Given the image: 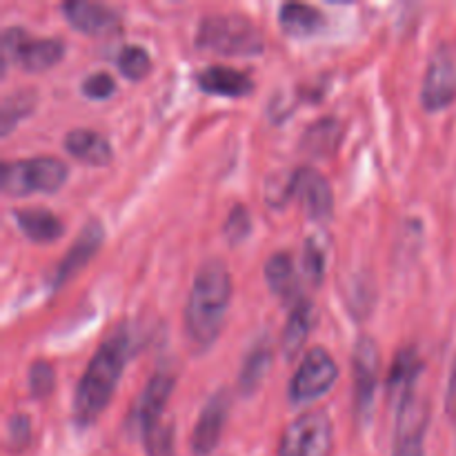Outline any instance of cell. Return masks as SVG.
Here are the masks:
<instances>
[{"label": "cell", "instance_id": "1", "mask_svg": "<svg viewBox=\"0 0 456 456\" xmlns=\"http://www.w3.org/2000/svg\"><path fill=\"white\" fill-rule=\"evenodd\" d=\"M132 334L120 323L94 352L92 361L85 368L74 395V423L87 428L102 414L114 396L129 354H132Z\"/></svg>", "mask_w": 456, "mask_h": 456}, {"label": "cell", "instance_id": "2", "mask_svg": "<svg viewBox=\"0 0 456 456\" xmlns=\"http://www.w3.org/2000/svg\"><path fill=\"white\" fill-rule=\"evenodd\" d=\"M232 301V276L221 258L199 267L185 305V334L196 350H208L221 334Z\"/></svg>", "mask_w": 456, "mask_h": 456}, {"label": "cell", "instance_id": "3", "mask_svg": "<svg viewBox=\"0 0 456 456\" xmlns=\"http://www.w3.org/2000/svg\"><path fill=\"white\" fill-rule=\"evenodd\" d=\"M196 45L221 56H258L265 49L261 29L240 13H209L199 22Z\"/></svg>", "mask_w": 456, "mask_h": 456}, {"label": "cell", "instance_id": "4", "mask_svg": "<svg viewBox=\"0 0 456 456\" xmlns=\"http://www.w3.org/2000/svg\"><path fill=\"white\" fill-rule=\"evenodd\" d=\"M67 165L53 156H36L25 160H4L0 169V187L7 196H27L34 191L53 194L67 181Z\"/></svg>", "mask_w": 456, "mask_h": 456}, {"label": "cell", "instance_id": "5", "mask_svg": "<svg viewBox=\"0 0 456 456\" xmlns=\"http://www.w3.org/2000/svg\"><path fill=\"white\" fill-rule=\"evenodd\" d=\"M0 49H3V69L13 62L27 74H40L61 62L65 43L61 38H31L20 27H7L0 34Z\"/></svg>", "mask_w": 456, "mask_h": 456}, {"label": "cell", "instance_id": "6", "mask_svg": "<svg viewBox=\"0 0 456 456\" xmlns=\"http://www.w3.org/2000/svg\"><path fill=\"white\" fill-rule=\"evenodd\" d=\"M330 450L332 421L323 410H310L285 428L279 456H330Z\"/></svg>", "mask_w": 456, "mask_h": 456}, {"label": "cell", "instance_id": "7", "mask_svg": "<svg viewBox=\"0 0 456 456\" xmlns=\"http://www.w3.org/2000/svg\"><path fill=\"white\" fill-rule=\"evenodd\" d=\"M338 368L325 347H312L305 352L297 374L289 381V401L294 405H307L321 399L337 383Z\"/></svg>", "mask_w": 456, "mask_h": 456}, {"label": "cell", "instance_id": "8", "mask_svg": "<svg viewBox=\"0 0 456 456\" xmlns=\"http://www.w3.org/2000/svg\"><path fill=\"white\" fill-rule=\"evenodd\" d=\"M174 386H176V377L172 372L156 370L150 377V381L145 383V387L141 390V395H138L136 403H134L132 414L127 419L129 430L138 432L142 439L147 432L160 426L163 423V412L167 408V401L174 392Z\"/></svg>", "mask_w": 456, "mask_h": 456}, {"label": "cell", "instance_id": "9", "mask_svg": "<svg viewBox=\"0 0 456 456\" xmlns=\"http://www.w3.org/2000/svg\"><path fill=\"white\" fill-rule=\"evenodd\" d=\"M456 98V61L448 47H439L428 62L421 102L428 111L448 107Z\"/></svg>", "mask_w": 456, "mask_h": 456}, {"label": "cell", "instance_id": "10", "mask_svg": "<svg viewBox=\"0 0 456 456\" xmlns=\"http://www.w3.org/2000/svg\"><path fill=\"white\" fill-rule=\"evenodd\" d=\"M292 191L294 199L301 203L303 214L310 221L325 223L332 218L334 196L328 178L314 167H298L292 172Z\"/></svg>", "mask_w": 456, "mask_h": 456}, {"label": "cell", "instance_id": "11", "mask_svg": "<svg viewBox=\"0 0 456 456\" xmlns=\"http://www.w3.org/2000/svg\"><path fill=\"white\" fill-rule=\"evenodd\" d=\"M352 370H354V410L361 419H368L379 383V347L370 337H361L356 341L352 352Z\"/></svg>", "mask_w": 456, "mask_h": 456}, {"label": "cell", "instance_id": "12", "mask_svg": "<svg viewBox=\"0 0 456 456\" xmlns=\"http://www.w3.org/2000/svg\"><path fill=\"white\" fill-rule=\"evenodd\" d=\"M230 390H218L216 395L209 396L205 408L200 410V417L194 426V435H191V452L196 456H209L216 450L223 430H225L227 417H230Z\"/></svg>", "mask_w": 456, "mask_h": 456}, {"label": "cell", "instance_id": "13", "mask_svg": "<svg viewBox=\"0 0 456 456\" xmlns=\"http://www.w3.org/2000/svg\"><path fill=\"white\" fill-rule=\"evenodd\" d=\"M102 240H105V230H102V223L98 218H89L83 225V230L78 232V236L71 243L69 252L61 258V263L53 270L52 285L53 288H62L69 279H74L94 256L101 249Z\"/></svg>", "mask_w": 456, "mask_h": 456}, {"label": "cell", "instance_id": "14", "mask_svg": "<svg viewBox=\"0 0 456 456\" xmlns=\"http://www.w3.org/2000/svg\"><path fill=\"white\" fill-rule=\"evenodd\" d=\"M426 403L414 395L396 410V432H395V452L392 456H423V439L428 430Z\"/></svg>", "mask_w": 456, "mask_h": 456}, {"label": "cell", "instance_id": "15", "mask_svg": "<svg viewBox=\"0 0 456 456\" xmlns=\"http://www.w3.org/2000/svg\"><path fill=\"white\" fill-rule=\"evenodd\" d=\"M67 22L74 29L87 36H105L120 27V16L111 7L101 3H85V0H67L61 4Z\"/></svg>", "mask_w": 456, "mask_h": 456}, {"label": "cell", "instance_id": "16", "mask_svg": "<svg viewBox=\"0 0 456 456\" xmlns=\"http://www.w3.org/2000/svg\"><path fill=\"white\" fill-rule=\"evenodd\" d=\"M421 372L423 361L412 346L396 352L395 363H392L386 383L387 399L392 401L395 410H399L405 401L417 395V381L421 377Z\"/></svg>", "mask_w": 456, "mask_h": 456}, {"label": "cell", "instance_id": "17", "mask_svg": "<svg viewBox=\"0 0 456 456\" xmlns=\"http://www.w3.org/2000/svg\"><path fill=\"white\" fill-rule=\"evenodd\" d=\"M196 85H199L205 94H214V96L225 98L248 96L254 89L252 76L225 65L205 67L203 71L196 74Z\"/></svg>", "mask_w": 456, "mask_h": 456}, {"label": "cell", "instance_id": "18", "mask_svg": "<svg viewBox=\"0 0 456 456\" xmlns=\"http://www.w3.org/2000/svg\"><path fill=\"white\" fill-rule=\"evenodd\" d=\"M265 281L270 285L272 292L281 298V301L297 305L303 301L301 297V279H298L297 265L289 252H276L267 258L265 263Z\"/></svg>", "mask_w": 456, "mask_h": 456}, {"label": "cell", "instance_id": "19", "mask_svg": "<svg viewBox=\"0 0 456 456\" xmlns=\"http://www.w3.org/2000/svg\"><path fill=\"white\" fill-rule=\"evenodd\" d=\"M12 214L22 234L34 243H53L65 232L61 218L47 208H22L13 209Z\"/></svg>", "mask_w": 456, "mask_h": 456}, {"label": "cell", "instance_id": "20", "mask_svg": "<svg viewBox=\"0 0 456 456\" xmlns=\"http://www.w3.org/2000/svg\"><path fill=\"white\" fill-rule=\"evenodd\" d=\"M65 150L76 160L94 167H102L111 160V145L102 134L94 129H71L65 136Z\"/></svg>", "mask_w": 456, "mask_h": 456}, {"label": "cell", "instance_id": "21", "mask_svg": "<svg viewBox=\"0 0 456 456\" xmlns=\"http://www.w3.org/2000/svg\"><path fill=\"white\" fill-rule=\"evenodd\" d=\"M279 25L292 38H310L325 27L321 9L303 3H285L279 9Z\"/></svg>", "mask_w": 456, "mask_h": 456}, {"label": "cell", "instance_id": "22", "mask_svg": "<svg viewBox=\"0 0 456 456\" xmlns=\"http://www.w3.org/2000/svg\"><path fill=\"white\" fill-rule=\"evenodd\" d=\"M312 319H314V307L310 301H298L297 305L289 310L288 323L283 328V337H281V350L288 356L289 361L297 359L303 352L307 337H310L312 330Z\"/></svg>", "mask_w": 456, "mask_h": 456}, {"label": "cell", "instance_id": "23", "mask_svg": "<svg viewBox=\"0 0 456 456\" xmlns=\"http://www.w3.org/2000/svg\"><path fill=\"white\" fill-rule=\"evenodd\" d=\"M341 134V120H337L334 116H325V118L314 120L305 129V134L301 136V150H305L310 156H330L337 151Z\"/></svg>", "mask_w": 456, "mask_h": 456}, {"label": "cell", "instance_id": "24", "mask_svg": "<svg viewBox=\"0 0 456 456\" xmlns=\"http://www.w3.org/2000/svg\"><path fill=\"white\" fill-rule=\"evenodd\" d=\"M267 338L265 337L258 338V341L254 343L252 350H249V354L245 356L243 370H240V377H239V390L243 396L254 395V392L258 390V386L263 383V379H265L267 370H270L272 347Z\"/></svg>", "mask_w": 456, "mask_h": 456}, {"label": "cell", "instance_id": "25", "mask_svg": "<svg viewBox=\"0 0 456 456\" xmlns=\"http://www.w3.org/2000/svg\"><path fill=\"white\" fill-rule=\"evenodd\" d=\"M36 107V94L31 92V87L20 89V92H13L9 96L3 98V105H0V134L7 136L13 127L18 125V120H22L25 116H29Z\"/></svg>", "mask_w": 456, "mask_h": 456}, {"label": "cell", "instance_id": "26", "mask_svg": "<svg viewBox=\"0 0 456 456\" xmlns=\"http://www.w3.org/2000/svg\"><path fill=\"white\" fill-rule=\"evenodd\" d=\"M116 65H118L120 74L129 80H141L150 74L151 69V58L147 49L141 45H125L116 56Z\"/></svg>", "mask_w": 456, "mask_h": 456}, {"label": "cell", "instance_id": "27", "mask_svg": "<svg viewBox=\"0 0 456 456\" xmlns=\"http://www.w3.org/2000/svg\"><path fill=\"white\" fill-rule=\"evenodd\" d=\"M301 267H303V279L316 288L323 283L325 276V248L316 239H307L305 249L301 254Z\"/></svg>", "mask_w": 456, "mask_h": 456}, {"label": "cell", "instance_id": "28", "mask_svg": "<svg viewBox=\"0 0 456 456\" xmlns=\"http://www.w3.org/2000/svg\"><path fill=\"white\" fill-rule=\"evenodd\" d=\"M249 232H252V216H249V212L243 205H234V208L230 209V214H227L225 225H223V234H225L227 243H243L249 236Z\"/></svg>", "mask_w": 456, "mask_h": 456}, {"label": "cell", "instance_id": "29", "mask_svg": "<svg viewBox=\"0 0 456 456\" xmlns=\"http://www.w3.org/2000/svg\"><path fill=\"white\" fill-rule=\"evenodd\" d=\"M53 383H56V374H53V368L47 361H36V363H31L29 374H27V386H29V392L34 399H45V396L52 395Z\"/></svg>", "mask_w": 456, "mask_h": 456}, {"label": "cell", "instance_id": "30", "mask_svg": "<svg viewBox=\"0 0 456 456\" xmlns=\"http://www.w3.org/2000/svg\"><path fill=\"white\" fill-rule=\"evenodd\" d=\"M147 456H174V428L172 423H160L142 436Z\"/></svg>", "mask_w": 456, "mask_h": 456}, {"label": "cell", "instance_id": "31", "mask_svg": "<svg viewBox=\"0 0 456 456\" xmlns=\"http://www.w3.org/2000/svg\"><path fill=\"white\" fill-rule=\"evenodd\" d=\"M289 199H294L292 191V172L270 176L265 181V203L272 208H283Z\"/></svg>", "mask_w": 456, "mask_h": 456}, {"label": "cell", "instance_id": "32", "mask_svg": "<svg viewBox=\"0 0 456 456\" xmlns=\"http://www.w3.org/2000/svg\"><path fill=\"white\" fill-rule=\"evenodd\" d=\"M116 92V83L107 71H96L80 83V94L92 101H105Z\"/></svg>", "mask_w": 456, "mask_h": 456}, {"label": "cell", "instance_id": "33", "mask_svg": "<svg viewBox=\"0 0 456 456\" xmlns=\"http://www.w3.org/2000/svg\"><path fill=\"white\" fill-rule=\"evenodd\" d=\"M31 439V421L25 412H13L7 419L9 448H25Z\"/></svg>", "mask_w": 456, "mask_h": 456}, {"label": "cell", "instance_id": "34", "mask_svg": "<svg viewBox=\"0 0 456 456\" xmlns=\"http://www.w3.org/2000/svg\"><path fill=\"white\" fill-rule=\"evenodd\" d=\"M445 412L452 419L456 426V359L452 363V370H450V381H448V392H445Z\"/></svg>", "mask_w": 456, "mask_h": 456}]
</instances>
